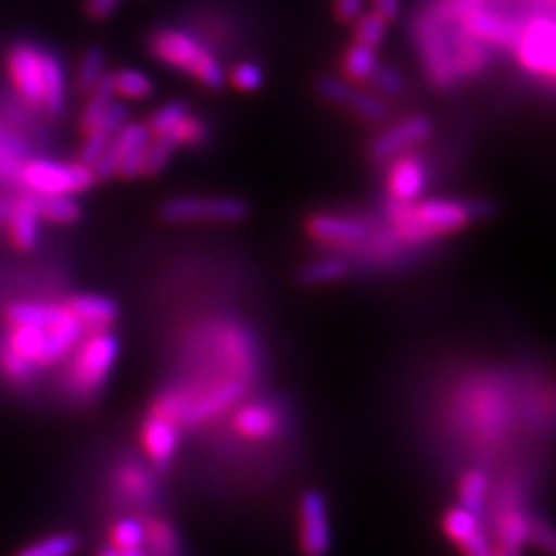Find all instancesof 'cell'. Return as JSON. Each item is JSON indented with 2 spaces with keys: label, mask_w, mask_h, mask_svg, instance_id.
Masks as SVG:
<instances>
[{
  "label": "cell",
  "mask_w": 556,
  "mask_h": 556,
  "mask_svg": "<svg viewBox=\"0 0 556 556\" xmlns=\"http://www.w3.org/2000/svg\"><path fill=\"white\" fill-rule=\"evenodd\" d=\"M68 314L64 305H43V303H15L7 309V319L11 324L40 326L43 330L59 324Z\"/></svg>",
  "instance_id": "cb8c5ba5"
},
{
  "label": "cell",
  "mask_w": 556,
  "mask_h": 556,
  "mask_svg": "<svg viewBox=\"0 0 556 556\" xmlns=\"http://www.w3.org/2000/svg\"><path fill=\"white\" fill-rule=\"evenodd\" d=\"M233 425L245 438L266 439L277 433L278 417L270 406L250 404L239 410Z\"/></svg>",
  "instance_id": "7402d4cb"
},
{
  "label": "cell",
  "mask_w": 556,
  "mask_h": 556,
  "mask_svg": "<svg viewBox=\"0 0 556 556\" xmlns=\"http://www.w3.org/2000/svg\"><path fill=\"white\" fill-rule=\"evenodd\" d=\"M337 9L342 20L355 21L363 13V0H338Z\"/></svg>",
  "instance_id": "c3c4849f"
},
{
  "label": "cell",
  "mask_w": 556,
  "mask_h": 556,
  "mask_svg": "<svg viewBox=\"0 0 556 556\" xmlns=\"http://www.w3.org/2000/svg\"><path fill=\"white\" fill-rule=\"evenodd\" d=\"M374 4H376V13L383 20L396 17L400 11V0H374Z\"/></svg>",
  "instance_id": "681fc988"
},
{
  "label": "cell",
  "mask_w": 556,
  "mask_h": 556,
  "mask_svg": "<svg viewBox=\"0 0 556 556\" xmlns=\"http://www.w3.org/2000/svg\"><path fill=\"white\" fill-rule=\"evenodd\" d=\"M105 56L100 48H89L80 59L79 71H77V87L80 91H91L101 77L105 75Z\"/></svg>",
  "instance_id": "74e56055"
},
{
  "label": "cell",
  "mask_w": 556,
  "mask_h": 556,
  "mask_svg": "<svg viewBox=\"0 0 556 556\" xmlns=\"http://www.w3.org/2000/svg\"><path fill=\"white\" fill-rule=\"evenodd\" d=\"M528 540L546 555L555 553V532L546 521H530Z\"/></svg>",
  "instance_id": "7bdbcfd3"
},
{
  "label": "cell",
  "mask_w": 556,
  "mask_h": 556,
  "mask_svg": "<svg viewBox=\"0 0 556 556\" xmlns=\"http://www.w3.org/2000/svg\"><path fill=\"white\" fill-rule=\"evenodd\" d=\"M231 79L238 85L239 89L254 91V89H258L260 85H262L264 73H262L260 66L252 64V62H241V64L233 68Z\"/></svg>",
  "instance_id": "b9f144b4"
},
{
  "label": "cell",
  "mask_w": 556,
  "mask_h": 556,
  "mask_svg": "<svg viewBox=\"0 0 556 556\" xmlns=\"http://www.w3.org/2000/svg\"><path fill=\"white\" fill-rule=\"evenodd\" d=\"M178 147L176 132H167V135H161V137H155V140H151L147 147V155H144V174H149V176L160 174L161 169L167 165V161L172 160V155Z\"/></svg>",
  "instance_id": "d6a6232c"
},
{
  "label": "cell",
  "mask_w": 556,
  "mask_h": 556,
  "mask_svg": "<svg viewBox=\"0 0 556 556\" xmlns=\"http://www.w3.org/2000/svg\"><path fill=\"white\" fill-rule=\"evenodd\" d=\"M390 215L397 238L417 243L464 229L472 217H477V208L456 200H425L415 206L394 202Z\"/></svg>",
  "instance_id": "7a4b0ae2"
},
{
  "label": "cell",
  "mask_w": 556,
  "mask_h": 556,
  "mask_svg": "<svg viewBox=\"0 0 556 556\" xmlns=\"http://www.w3.org/2000/svg\"><path fill=\"white\" fill-rule=\"evenodd\" d=\"M429 135H431V122L425 116H415V118L406 119L394 128L386 130L381 137L374 140L371 155L376 160H390L397 153L406 151L408 147L427 139Z\"/></svg>",
  "instance_id": "5bb4252c"
},
{
  "label": "cell",
  "mask_w": 556,
  "mask_h": 556,
  "mask_svg": "<svg viewBox=\"0 0 556 556\" xmlns=\"http://www.w3.org/2000/svg\"><path fill=\"white\" fill-rule=\"evenodd\" d=\"M128 119V110L122 103H112L110 110L105 112V116L87 132V140L80 149V163L83 165H93L100 160L101 153L110 147V142L118 135L119 128L126 124Z\"/></svg>",
  "instance_id": "2e32d148"
},
{
  "label": "cell",
  "mask_w": 556,
  "mask_h": 556,
  "mask_svg": "<svg viewBox=\"0 0 556 556\" xmlns=\"http://www.w3.org/2000/svg\"><path fill=\"white\" fill-rule=\"evenodd\" d=\"M83 326L71 316V312L46 330V346L41 353L40 365H54L66 357L79 344Z\"/></svg>",
  "instance_id": "ffe728a7"
},
{
  "label": "cell",
  "mask_w": 556,
  "mask_h": 556,
  "mask_svg": "<svg viewBox=\"0 0 556 556\" xmlns=\"http://www.w3.org/2000/svg\"><path fill=\"white\" fill-rule=\"evenodd\" d=\"M112 542L119 556H142L144 526L137 519H122L112 530Z\"/></svg>",
  "instance_id": "f1b7e54d"
},
{
  "label": "cell",
  "mask_w": 556,
  "mask_h": 556,
  "mask_svg": "<svg viewBox=\"0 0 556 556\" xmlns=\"http://www.w3.org/2000/svg\"><path fill=\"white\" fill-rule=\"evenodd\" d=\"M41 62H43V100L41 103L46 105V110L52 116H59L64 108V87H66L64 68H62L60 60L50 52L41 54Z\"/></svg>",
  "instance_id": "d4e9b609"
},
{
  "label": "cell",
  "mask_w": 556,
  "mask_h": 556,
  "mask_svg": "<svg viewBox=\"0 0 556 556\" xmlns=\"http://www.w3.org/2000/svg\"><path fill=\"white\" fill-rule=\"evenodd\" d=\"M245 392V381L241 378H231L220 381L219 386H215L213 390H208L206 394L188 402L181 420L186 425H197L204 422L208 418L217 417L223 410H227L231 404H236L239 397Z\"/></svg>",
  "instance_id": "8fae6325"
},
{
  "label": "cell",
  "mask_w": 556,
  "mask_h": 556,
  "mask_svg": "<svg viewBox=\"0 0 556 556\" xmlns=\"http://www.w3.org/2000/svg\"><path fill=\"white\" fill-rule=\"evenodd\" d=\"M151 142V135L144 124H124L110 147L101 153L100 160L91 165L96 179L139 178L144 174V155Z\"/></svg>",
  "instance_id": "5b68a950"
},
{
  "label": "cell",
  "mask_w": 556,
  "mask_h": 556,
  "mask_svg": "<svg viewBox=\"0 0 556 556\" xmlns=\"http://www.w3.org/2000/svg\"><path fill=\"white\" fill-rule=\"evenodd\" d=\"M417 40L427 73L439 87L475 75L491 59L486 46L466 31L462 20L447 15L439 4L418 21Z\"/></svg>",
  "instance_id": "6da1fadb"
},
{
  "label": "cell",
  "mask_w": 556,
  "mask_h": 556,
  "mask_svg": "<svg viewBox=\"0 0 556 556\" xmlns=\"http://www.w3.org/2000/svg\"><path fill=\"white\" fill-rule=\"evenodd\" d=\"M528 528L530 519L523 516L521 511H509L501 519L498 526V548L495 556H521V546L528 540Z\"/></svg>",
  "instance_id": "484cf974"
},
{
  "label": "cell",
  "mask_w": 556,
  "mask_h": 556,
  "mask_svg": "<svg viewBox=\"0 0 556 556\" xmlns=\"http://www.w3.org/2000/svg\"><path fill=\"white\" fill-rule=\"evenodd\" d=\"M301 551L305 556H326L332 546V532L326 501L318 491H309L301 497Z\"/></svg>",
  "instance_id": "9c48e42d"
},
{
  "label": "cell",
  "mask_w": 556,
  "mask_h": 556,
  "mask_svg": "<svg viewBox=\"0 0 556 556\" xmlns=\"http://www.w3.org/2000/svg\"><path fill=\"white\" fill-rule=\"evenodd\" d=\"M144 540L155 556H178V536L167 521L155 519L144 526Z\"/></svg>",
  "instance_id": "836d02e7"
},
{
  "label": "cell",
  "mask_w": 556,
  "mask_h": 556,
  "mask_svg": "<svg viewBox=\"0 0 556 556\" xmlns=\"http://www.w3.org/2000/svg\"><path fill=\"white\" fill-rule=\"evenodd\" d=\"M27 199L40 219L52 220V223H73V220L79 219V204L71 197L29 194Z\"/></svg>",
  "instance_id": "4316f807"
},
{
  "label": "cell",
  "mask_w": 556,
  "mask_h": 556,
  "mask_svg": "<svg viewBox=\"0 0 556 556\" xmlns=\"http://www.w3.org/2000/svg\"><path fill=\"white\" fill-rule=\"evenodd\" d=\"M4 346L31 365H40L41 353L46 346V330L29 324H13Z\"/></svg>",
  "instance_id": "603a6c76"
},
{
  "label": "cell",
  "mask_w": 556,
  "mask_h": 556,
  "mask_svg": "<svg viewBox=\"0 0 556 556\" xmlns=\"http://www.w3.org/2000/svg\"><path fill=\"white\" fill-rule=\"evenodd\" d=\"M64 307L83 328H96L98 332L118 318L116 301L103 295H75Z\"/></svg>",
  "instance_id": "ac0fdd59"
},
{
  "label": "cell",
  "mask_w": 556,
  "mask_h": 556,
  "mask_svg": "<svg viewBox=\"0 0 556 556\" xmlns=\"http://www.w3.org/2000/svg\"><path fill=\"white\" fill-rule=\"evenodd\" d=\"M114 96H116V91H114V80H112V75L105 73V75L101 77L100 83L89 91V101H87L85 112H83V118H80V124H83V130H85V132H89V130L105 116V112H108L110 105L114 103Z\"/></svg>",
  "instance_id": "83f0119b"
},
{
  "label": "cell",
  "mask_w": 556,
  "mask_h": 556,
  "mask_svg": "<svg viewBox=\"0 0 556 556\" xmlns=\"http://www.w3.org/2000/svg\"><path fill=\"white\" fill-rule=\"evenodd\" d=\"M21 181L38 197H73L96 184L93 169L83 163L29 161L21 169Z\"/></svg>",
  "instance_id": "277c9868"
},
{
  "label": "cell",
  "mask_w": 556,
  "mask_h": 556,
  "mask_svg": "<svg viewBox=\"0 0 556 556\" xmlns=\"http://www.w3.org/2000/svg\"><path fill=\"white\" fill-rule=\"evenodd\" d=\"M489 491V478L478 470L464 475L459 482V507L478 516L484 507V498Z\"/></svg>",
  "instance_id": "f546056e"
},
{
  "label": "cell",
  "mask_w": 556,
  "mask_h": 556,
  "mask_svg": "<svg viewBox=\"0 0 556 556\" xmlns=\"http://www.w3.org/2000/svg\"><path fill=\"white\" fill-rule=\"evenodd\" d=\"M77 546L79 540L73 534H52L21 548L15 556H73Z\"/></svg>",
  "instance_id": "1f68e13d"
},
{
  "label": "cell",
  "mask_w": 556,
  "mask_h": 556,
  "mask_svg": "<svg viewBox=\"0 0 556 556\" xmlns=\"http://www.w3.org/2000/svg\"><path fill=\"white\" fill-rule=\"evenodd\" d=\"M464 556H495L489 538L482 534V530H477L472 536L466 538L462 544Z\"/></svg>",
  "instance_id": "bcb514c9"
},
{
  "label": "cell",
  "mask_w": 556,
  "mask_h": 556,
  "mask_svg": "<svg viewBox=\"0 0 556 556\" xmlns=\"http://www.w3.org/2000/svg\"><path fill=\"white\" fill-rule=\"evenodd\" d=\"M118 338L105 330H100L80 342L79 351L75 355L71 378L75 388L83 394L98 392L118 358Z\"/></svg>",
  "instance_id": "8992f818"
},
{
  "label": "cell",
  "mask_w": 556,
  "mask_h": 556,
  "mask_svg": "<svg viewBox=\"0 0 556 556\" xmlns=\"http://www.w3.org/2000/svg\"><path fill=\"white\" fill-rule=\"evenodd\" d=\"M174 132L178 137L179 144H200L202 140L206 139L204 122L199 118H190V116L184 119Z\"/></svg>",
  "instance_id": "ee69618b"
},
{
  "label": "cell",
  "mask_w": 556,
  "mask_h": 556,
  "mask_svg": "<svg viewBox=\"0 0 556 556\" xmlns=\"http://www.w3.org/2000/svg\"><path fill=\"white\" fill-rule=\"evenodd\" d=\"M369 79L374 80V85L378 87L379 91H386V93H400L404 89L402 77L397 75L396 71H392L388 66H379L378 64Z\"/></svg>",
  "instance_id": "f6af8a7d"
},
{
  "label": "cell",
  "mask_w": 556,
  "mask_h": 556,
  "mask_svg": "<svg viewBox=\"0 0 556 556\" xmlns=\"http://www.w3.org/2000/svg\"><path fill=\"white\" fill-rule=\"evenodd\" d=\"M462 23H464L466 31L472 38H477L478 41H482V43L493 41V43H501V46H516L519 34H521V27H523L517 21L505 20L497 13L486 11L484 7L468 13L466 17H462Z\"/></svg>",
  "instance_id": "4fadbf2b"
},
{
  "label": "cell",
  "mask_w": 556,
  "mask_h": 556,
  "mask_svg": "<svg viewBox=\"0 0 556 556\" xmlns=\"http://www.w3.org/2000/svg\"><path fill=\"white\" fill-rule=\"evenodd\" d=\"M9 231L13 243L23 250L29 252L38 245L40 239V217L36 215L34 206L29 204V199H21L13 202V211L9 215Z\"/></svg>",
  "instance_id": "44dd1931"
},
{
  "label": "cell",
  "mask_w": 556,
  "mask_h": 556,
  "mask_svg": "<svg viewBox=\"0 0 556 556\" xmlns=\"http://www.w3.org/2000/svg\"><path fill=\"white\" fill-rule=\"evenodd\" d=\"M248 215V204L231 197H178L161 206V217L172 223L188 220H239Z\"/></svg>",
  "instance_id": "52a82bcc"
},
{
  "label": "cell",
  "mask_w": 556,
  "mask_h": 556,
  "mask_svg": "<svg viewBox=\"0 0 556 556\" xmlns=\"http://www.w3.org/2000/svg\"><path fill=\"white\" fill-rule=\"evenodd\" d=\"M11 211H13V202L11 200H0V220H9V215H11Z\"/></svg>",
  "instance_id": "f907efd6"
},
{
  "label": "cell",
  "mask_w": 556,
  "mask_h": 556,
  "mask_svg": "<svg viewBox=\"0 0 556 556\" xmlns=\"http://www.w3.org/2000/svg\"><path fill=\"white\" fill-rule=\"evenodd\" d=\"M443 530L456 544H462L466 538L472 536L477 530H480V526L475 514L456 507V509H450L443 517Z\"/></svg>",
  "instance_id": "f35d334b"
},
{
  "label": "cell",
  "mask_w": 556,
  "mask_h": 556,
  "mask_svg": "<svg viewBox=\"0 0 556 556\" xmlns=\"http://www.w3.org/2000/svg\"><path fill=\"white\" fill-rule=\"evenodd\" d=\"M318 91L321 98L340 103V105L344 103L351 110H355L358 116H363L369 122H381L388 116L383 101L376 98V96H371V93H367V91L355 89L346 80L326 77V79L319 80Z\"/></svg>",
  "instance_id": "7c38bea8"
},
{
  "label": "cell",
  "mask_w": 556,
  "mask_h": 556,
  "mask_svg": "<svg viewBox=\"0 0 556 556\" xmlns=\"http://www.w3.org/2000/svg\"><path fill=\"white\" fill-rule=\"evenodd\" d=\"M425 181L427 176L420 161L415 157L397 160L390 172V192L394 197V202L410 204L413 200H417L425 188Z\"/></svg>",
  "instance_id": "d6986e66"
},
{
  "label": "cell",
  "mask_w": 556,
  "mask_h": 556,
  "mask_svg": "<svg viewBox=\"0 0 556 556\" xmlns=\"http://www.w3.org/2000/svg\"><path fill=\"white\" fill-rule=\"evenodd\" d=\"M307 231L312 238L326 243H355L367 238L369 227L363 220L321 213L307 220Z\"/></svg>",
  "instance_id": "e0dca14e"
},
{
  "label": "cell",
  "mask_w": 556,
  "mask_h": 556,
  "mask_svg": "<svg viewBox=\"0 0 556 556\" xmlns=\"http://www.w3.org/2000/svg\"><path fill=\"white\" fill-rule=\"evenodd\" d=\"M178 422L151 413L142 427V447L160 468L172 462L178 450Z\"/></svg>",
  "instance_id": "9a60e30c"
},
{
  "label": "cell",
  "mask_w": 556,
  "mask_h": 556,
  "mask_svg": "<svg viewBox=\"0 0 556 556\" xmlns=\"http://www.w3.org/2000/svg\"><path fill=\"white\" fill-rule=\"evenodd\" d=\"M555 41L556 31L553 20L536 17L521 27L517 40V54L523 66L534 73H546V77H555Z\"/></svg>",
  "instance_id": "ba28073f"
},
{
  "label": "cell",
  "mask_w": 556,
  "mask_h": 556,
  "mask_svg": "<svg viewBox=\"0 0 556 556\" xmlns=\"http://www.w3.org/2000/svg\"><path fill=\"white\" fill-rule=\"evenodd\" d=\"M100 556H119V553L116 551V548H112V546H110V548H103V551L100 553Z\"/></svg>",
  "instance_id": "816d5d0a"
},
{
  "label": "cell",
  "mask_w": 556,
  "mask_h": 556,
  "mask_svg": "<svg viewBox=\"0 0 556 556\" xmlns=\"http://www.w3.org/2000/svg\"><path fill=\"white\" fill-rule=\"evenodd\" d=\"M114 91L128 100H144L153 96V80L135 68H124L112 75Z\"/></svg>",
  "instance_id": "4dcf8cb0"
},
{
  "label": "cell",
  "mask_w": 556,
  "mask_h": 556,
  "mask_svg": "<svg viewBox=\"0 0 556 556\" xmlns=\"http://www.w3.org/2000/svg\"><path fill=\"white\" fill-rule=\"evenodd\" d=\"M346 275V264L342 260L324 258L316 260L312 264H307L301 273L299 278L305 285H324V282H332Z\"/></svg>",
  "instance_id": "8d00e7d4"
},
{
  "label": "cell",
  "mask_w": 556,
  "mask_h": 556,
  "mask_svg": "<svg viewBox=\"0 0 556 556\" xmlns=\"http://www.w3.org/2000/svg\"><path fill=\"white\" fill-rule=\"evenodd\" d=\"M151 50L165 64L194 75L206 87L217 89L225 83V68L219 59L186 31L163 29L153 36Z\"/></svg>",
  "instance_id": "3957f363"
},
{
  "label": "cell",
  "mask_w": 556,
  "mask_h": 556,
  "mask_svg": "<svg viewBox=\"0 0 556 556\" xmlns=\"http://www.w3.org/2000/svg\"><path fill=\"white\" fill-rule=\"evenodd\" d=\"M386 38V20L378 13H369L363 15L358 20L357 40L358 43L367 46V48H378L379 43Z\"/></svg>",
  "instance_id": "ab89813d"
},
{
  "label": "cell",
  "mask_w": 556,
  "mask_h": 556,
  "mask_svg": "<svg viewBox=\"0 0 556 556\" xmlns=\"http://www.w3.org/2000/svg\"><path fill=\"white\" fill-rule=\"evenodd\" d=\"M119 0H87V13L93 20H105L118 9Z\"/></svg>",
  "instance_id": "7dc6e473"
},
{
  "label": "cell",
  "mask_w": 556,
  "mask_h": 556,
  "mask_svg": "<svg viewBox=\"0 0 556 556\" xmlns=\"http://www.w3.org/2000/svg\"><path fill=\"white\" fill-rule=\"evenodd\" d=\"M38 48L29 43H20L11 50L9 71L15 80L23 100L41 103L43 100V62Z\"/></svg>",
  "instance_id": "30bf717a"
},
{
  "label": "cell",
  "mask_w": 556,
  "mask_h": 556,
  "mask_svg": "<svg viewBox=\"0 0 556 556\" xmlns=\"http://www.w3.org/2000/svg\"><path fill=\"white\" fill-rule=\"evenodd\" d=\"M34 367L29 361L21 358L20 355H15L13 351H9L7 346L0 349V369L4 371V376L13 381H27L34 374Z\"/></svg>",
  "instance_id": "60d3db41"
},
{
  "label": "cell",
  "mask_w": 556,
  "mask_h": 556,
  "mask_svg": "<svg viewBox=\"0 0 556 556\" xmlns=\"http://www.w3.org/2000/svg\"><path fill=\"white\" fill-rule=\"evenodd\" d=\"M378 66V56H376V50L374 48H367L363 43H357L349 50L346 59H344V71L351 79H369L371 73L376 71Z\"/></svg>",
  "instance_id": "d590c367"
},
{
  "label": "cell",
  "mask_w": 556,
  "mask_h": 556,
  "mask_svg": "<svg viewBox=\"0 0 556 556\" xmlns=\"http://www.w3.org/2000/svg\"><path fill=\"white\" fill-rule=\"evenodd\" d=\"M186 118H188L186 103H181V101H172V103H167V105L160 108V110L151 116L147 130H149V135L161 137V135L174 132V130L178 128L179 124H181Z\"/></svg>",
  "instance_id": "e575fe53"
}]
</instances>
